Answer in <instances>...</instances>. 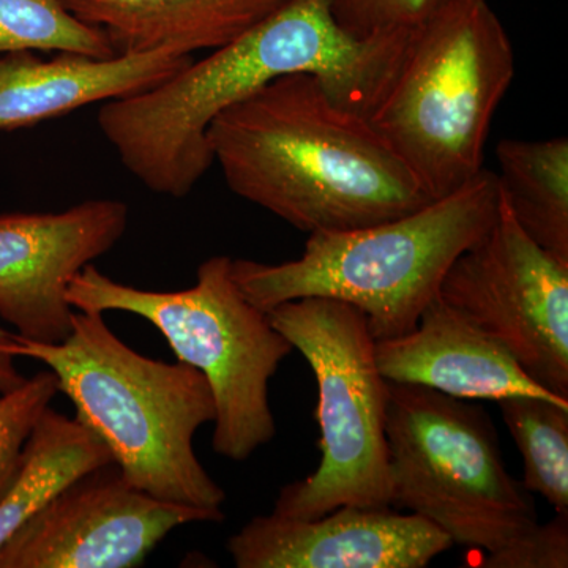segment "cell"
<instances>
[{"mask_svg": "<svg viewBox=\"0 0 568 568\" xmlns=\"http://www.w3.org/2000/svg\"><path fill=\"white\" fill-rule=\"evenodd\" d=\"M11 343H13V334L0 325V394L14 390L26 381L18 369V357L11 354Z\"/></svg>", "mask_w": 568, "mask_h": 568, "instance_id": "cell-23", "label": "cell"}, {"mask_svg": "<svg viewBox=\"0 0 568 568\" xmlns=\"http://www.w3.org/2000/svg\"><path fill=\"white\" fill-rule=\"evenodd\" d=\"M111 463V452L99 437L77 418L48 407L0 496V547L71 481Z\"/></svg>", "mask_w": 568, "mask_h": 568, "instance_id": "cell-16", "label": "cell"}, {"mask_svg": "<svg viewBox=\"0 0 568 568\" xmlns=\"http://www.w3.org/2000/svg\"><path fill=\"white\" fill-rule=\"evenodd\" d=\"M386 439L392 507L432 523L454 545L496 551L538 523L481 407L388 383Z\"/></svg>", "mask_w": 568, "mask_h": 568, "instance_id": "cell-8", "label": "cell"}, {"mask_svg": "<svg viewBox=\"0 0 568 568\" xmlns=\"http://www.w3.org/2000/svg\"><path fill=\"white\" fill-rule=\"evenodd\" d=\"M437 297L568 399V263L519 227L503 194L495 223L450 265Z\"/></svg>", "mask_w": 568, "mask_h": 568, "instance_id": "cell-9", "label": "cell"}, {"mask_svg": "<svg viewBox=\"0 0 568 568\" xmlns=\"http://www.w3.org/2000/svg\"><path fill=\"white\" fill-rule=\"evenodd\" d=\"M409 32L355 37L331 0H290L241 37L155 88L104 102L99 126L151 192L182 200L213 164V119L286 74H312L347 110L369 119L405 58Z\"/></svg>", "mask_w": 568, "mask_h": 568, "instance_id": "cell-1", "label": "cell"}, {"mask_svg": "<svg viewBox=\"0 0 568 568\" xmlns=\"http://www.w3.org/2000/svg\"><path fill=\"white\" fill-rule=\"evenodd\" d=\"M450 0H331L335 20L355 37L417 29Z\"/></svg>", "mask_w": 568, "mask_h": 568, "instance_id": "cell-21", "label": "cell"}, {"mask_svg": "<svg viewBox=\"0 0 568 568\" xmlns=\"http://www.w3.org/2000/svg\"><path fill=\"white\" fill-rule=\"evenodd\" d=\"M223 519V510L134 488L111 463L71 481L24 523L0 547V568L141 567L174 529Z\"/></svg>", "mask_w": 568, "mask_h": 568, "instance_id": "cell-10", "label": "cell"}, {"mask_svg": "<svg viewBox=\"0 0 568 568\" xmlns=\"http://www.w3.org/2000/svg\"><path fill=\"white\" fill-rule=\"evenodd\" d=\"M207 142L237 196L306 234L388 222L435 201L372 121L312 74H286L220 112Z\"/></svg>", "mask_w": 568, "mask_h": 568, "instance_id": "cell-2", "label": "cell"}, {"mask_svg": "<svg viewBox=\"0 0 568 568\" xmlns=\"http://www.w3.org/2000/svg\"><path fill=\"white\" fill-rule=\"evenodd\" d=\"M290 0H63L99 29L115 55L170 50L192 55L241 37Z\"/></svg>", "mask_w": 568, "mask_h": 568, "instance_id": "cell-15", "label": "cell"}, {"mask_svg": "<svg viewBox=\"0 0 568 568\" xmlns=\"http://www.w3.org/2000/svg\"><path fill=\"white\" fill-rule=\"evenodd\" d=\"M14 51L115 55L106 37L78 20L63 0H0V54Z\"/></svg>", "mask_w": 568, "mask_h": 568, "instance_id": "cell-19", "label": "cell"}, {"mask_svg": "<svg viewBox=\"0 0 568 568\" xmlns=\"http://www.w3.org/2000/svg\"><path fill=\"white\" fill-rule=\"evenodd\" d=\"M481 568H567L568 514H556L551 521L536 523L525 534L487 552Z\"/></svg>", "mask_w": 568, "mask_h": 568, "instance_id": "cell-22", "label": "cell"}, {"mask_svg": "<svg viewBox=\"0 0 568 568\" xmlns=\"http://www.w3.org/2000/svg\"><path fill=\"white\" fill-rule=\"evenodd\" d=\"M452 547L417 515L355 506L315 519L263 515L226 545L237 568H425Z\"/></svg>", "mask_w": 568, "mask_h": 568, "instance_id": "cell-12", "label": "cell"}, {"mask_svg": "<svg viewBox=\"0 0 568 568\" xmlns=\"http://www.w3.org/2000/svg\"><path fill=\"white\" fill-rule=\"evenodd\" d=\"M523 458V487L568 514V402L510 396L497 402Z\"/></svg>", "mask_w": 568, "mask_h": 568, "instance_id": "cell-18", "label": "cell"}, {"mask_svg": "<svg viewBox=\"0 0 568 568\" xmlns=\"http://www.w3.org/2000/svg\"><path fill=\"white\" fill-rule=\"evenodd\" d=\"M375 351L387 383L414 384L465 402L510 396L568 402L537 384L506 347L439 297L413 331L376 339Z\"/></svg>", "mask_w": 568, "mask_h": 568, "instance_id": "cell-13", "label": "cell"}, {"mask_svg": "<svg viewBox=\"0 0 568 568\" xmlns=\"http://www.w3.org/2000/svg\"><path fill=\"white\" fill-rule=\"evenodd\" d=\"M267 317L312 366L321 433L320 466L280 489L272 514L315 519L343 506L392 507L388 383L366 316L346 302L305 297L274 306Z\"/></svg>", "mask_w": 568, "mask_h": 568, "instance_id": "cell-7", "label": "cell"}, {"mask_svg": "<svg viewBox=\"0 0 568 568\" xmlns=\"http://www.w3.org/2000/svg\"><path fill=\"white\" fill-rule=\"evenodd\" d=\"M192 61V55L170 50L106 59L74 52H54L51 59L39 51L0 54V132L149 91Z\"/></svg>", "mask_w": 568, "mask_h": 568, "instance_id": "cell-14", "label": "cell"}, {"mask_svg": "<svg viewBox=\"0 0 568 568\" xmlns=\"http://www.w3.org/2000/svg\"><path fill=\"white\" fill-rule=\"evenodd\" d=\"M129 220V205L115 200L0 215V317L32 342L62 343L74 313L70 283L118 245Z\"/></svg>", "mask_w": 568, "mask_h": 568, "instance_id": "cell-11", "label": "cell"}, {"mask_svg": "<svg viewBox=\"0 0 568 568\" xmlns=\"http://www.w3.org/2000/svg\"><path fill=\"white\" fill-rule=\"evenodd\" d=\"M10 351L54 373L74 418L102 440L130 485L166 503L223 510L226 493L193 446L197 429L216 417L203 373L136 353L111 331L104 313L81 310L62 343L13 334Z\"/></svg>", "mask_w": 568, "mask_h": 568, "instance_id": "cell-3", "label": "cell"}, {"mask_svg": "<svg viewBox=\"0 0 568 568\" xmlns=\"http://www.w3.org/2000/svg\"><path fill=\"white\" fill-rule=\"evenodd\" d=\"M515 52L487 0H450L410 33L394 82L369 115L433 200L480 174Z\"/></svg>", "mask_w": 568, "mask_h": 568, "instance_id": "cell-5", "label": "cell"}, {"mask_svg": "<svg viewBox=\"0 0 568 568\" xmlns=\"http://www.w3.org/2000/svg\"><path fill=\"white\" fill-rule=\"evenodd\" d=\"M500 194L523 231L568 263V141L503 140L496 148Z\"/></svg>", "mask_w": 568, "mask_h": 568, "instance_id": "cell-17", "label": "cell"}, {"mask_svg": "<svg viewBox=\"0 0 568 568\" xmlns=\"http://www.w3.org/2000/svg\"><path fill=\"white\" fill-rule=\"evenodd\" d=\"M58 394V377L51 369L0 394V496L13 477L26 440Z\"/></svg>", "mask_w": 568, "mask_h": 568, "instance_id": "cell-20", "label": "cell"}, {"mask_svg": "<svg viewBox=\"0 0 568 568\" xmlns=\"http://www.w3.org/2000/svg\"><path fill=\"white\" fill-rule=\"evenodd\" d=\"M67 298L81 312H125L149 321L179 362L203 373L216 406L215 454L242 463L274 439L268 384L294 347L242 294L231 257H209L197 267L196 284L173 293L114 282L89 264Z\"/></svg>", "mask_w": 568, "mask_h": 568, "instance_id": "cell-6", "label": "cell"}, {"mask_svg": "<svg viewBox=\"0 0 568 568\" xmlns=\"http://www.w3.org/2000/svg\"><path fill=\"white\" fill-rule=\"evenodd\" d=\"M499 204L497 175L484 170L457 192L398 219L310 234L297 260H233V276L265 313L297 298H335L364 313L373 338H395L416 327L450 265L495 223Z\"/></svg>", "mask_w": 568, "mask_h": 568, "instance_id": "cell-4", "label": "cell"}]
</instances>
